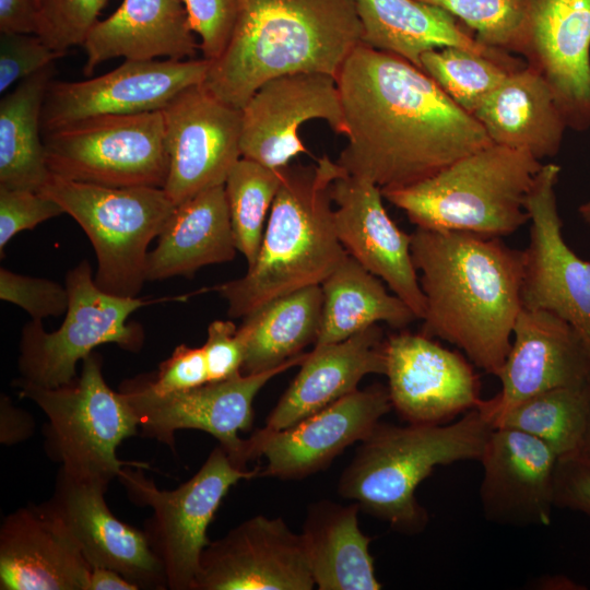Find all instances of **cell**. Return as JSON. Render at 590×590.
<instances>
[{"mask_svg":"<svg viewBox=\"0 0 590 590\" xmlns=\"http://www.w3.org/2000/svg\"><path fill=\"white\" fill-rule=\"evenodd\" d=\"M560 167L542 164L526 200L529 244L523 251L522 307L570 323L590 347V261L565 241L555 186Z\"/></svg>","mask_w":590,"mask_h":590,"instance_id":"cell-13","label":"cell"},{"mask_svg":"<svg viewBox=\"0 0 590 590\" xmlns=\"http://www.w3.org/2000/svg\"><path fill=\"white\" fill-rule=\"evenodd\" d=\"M322 302L321 286L314 285L274 298L244 317L237 329L244 347L241 373L276 368L315 344Z\"/></svg>","mask_w":590,"mask_h":590,"instance_id":"cell-32","label":"cell"},{"mask_svg":"<svg viewBox=\"0 0 590 590\" xmlns=\"http://www.w3.org/2000/svg\"><path fill=\"white\" fill-rule=\"evenodd\" d=\"M589 414L590 382L538 393L498 412L488 423L542 440L559 459L581 452Z\"/></svg>","mask_w":590,"mask_h":590,"instance_id":"cell-35","label":"cell"},{"mask_svg":"<svg viewBox=\"0 0 590 590\" xmlns=\"http://www.w3.org/2000/svg\"><path fill=\"white\" fill-rule=\"evenodd\" d=\"M344 169L327 155L312 166H286L258 257L239 279L213 287L232 318L266 303L321 285L347 256L334 226L331 186Z\"/></svg>","mask_w":590,"mask_h":590,"instance_id":"cell-4","label":"cell"},{"mask_svg":"<svg viewBox=\"0 0 590 590\" xmlns=\"http://www.w3.org/2000/svg\"><path fill=\"white\" fill-rule=\"evenodd\" d=\"M437 5L474 32L487 47L516 52L524 19V0H420Z\"/></svg>","mask_w":590,"mask_h":590,"instance_id":"cell-38","label":"cell"},{"mask_svg":"<svg viewBox=\"0 0 590 590\" xmlns=\"http://www.w3.org/2000/svg\"><path fill=\"white\" fill-rule=\"evenodd\" d=\"M578 211L583 222L590 226V199L587 202L582 203L579 206Z\"/></svg>","mask_w":590,"mask_h":590,"instance_id":"cell-50","label":"cell"},{"mask_svg":"<svg viewBox=\"0 0 590 590\" xmlns=\"http://www.w3.org/2000/svg\"><path fill=\"white\" fill-rule=\"evenodd\" d=\"M305 543L282 518L255 516L204 547L191 590H311Z\"/></svg>","mask_w":590,"mask_h":590,"instance_id":"cell-18","label":"cell"},{"mask_svg":"<svg viewBox=\"0 0 590 590\" xmlns=\"http://www.w3.org/2000/svg\"><path fill=\"white\" fill-rule=\"evenodd\" d=\"M557 456L517 429L493 428L482 457L485 516L512 526H548L555 506Z\"/></svg>","mask_w":590,"mask_h":590,"instance_id":"cell-24","label":"cell"},{"mask_svg":"<svg viewBox=\"0 0 590 590\" xmlns=\"http://www.w3.org/2000/svg\"><path fill=\"white\" fill-rule=\"evenodd\" d=\"M202 58L213 61L224 51L237 14V0H182Z\"/></svg>","mask_w":590,"mask_h":590,"instance_id":"cell-43","label":"cell"},{"mask_svg":"<svg viewBox=\"0 0 590 590\" xmlns=\"http://www.w3.org/2000/svg\"><path fill=\"white\" fill-rule=\"evenodd\" d=\"M106 1L42 0L37 35L62 54L73 46H82Z\"/></svg>","mask_w":590,"mask_h":590,"instance_id":"cell-39","label":"cell"},{"mask_svg":"<svg viewBox=\"0 0 590 590\" xmlns=\"http://www.w3.org/2000/svg\"><path fill=\"white\" fill-rule=\"evenodd\" d=\"M359 505L327 499L309 506L302 536L315 586L320 590H379L371 539L358 526Z\"/></svg>","mask_w":590,"mask_h":590,"instance_id":"cell-31","label":"cell"},{"mask_svg":"<svg viewBox=\"0 0 590 590\" xmlns=\"http://www.w3.org/2000/svg\"><path fill=\"white\" fill-rule=\"evenodd\" d=\"M524 64L509 54L494 57L459 47L428 50L421 57L422 70L471 115L510 72Z\"/></svg>","mask_w":590,"mask_h":590,"instance_id":"cell-36","label":"cell"},{"mask_svg":"<svg viewBox=\"0 0 590 590\" xmlns=\"http://www.w3.org/2000/svg\"><path fill=\"white\" fill-rule=\"evenodd\" d=\"M231 320H214L202 345L210 381H221L241 373L244 347Z\"/></svg>","mask_w":590,"mask_h":590,"instance_id":"cell-45","label":"cell"},{"mask_svg":"<svg viewBox=\"0 0 590 590\" xmlns=\"http://www.w3.org/2000/svg\"><path fill=\"white\" fill-rule=\"evenodd\" d=\"M69 306L62 324L47 332L42 320H31L22 329L19 369L21 378L45 388L69 385L76 366L102 344L114 343L138 352L144 342L143 329L129 317L149 304L138 297L109 294L97 286L87 260L66 274Z\"/></svg>","mask_w":590,"mask_h":590,"instance_id":"cell-10","label":"cell"},{"mask_svg":"<svg viewBox=\"0 0 590 590\" xmlns=\"http://www.w3.org/2000/svg\"><path fill=\"white\" fill-rule=\"evenodd\" d=\"M35 428L31 414L15 406L9 397L1 394L0 400V441L11 446L30 438Z\"/></svg>","mask_w":590,"mask_h":590,"instance_id":"cell-48","label":"cell"},{"mask_svg":"<svg viewBox=\"0 0 590 590\" xmlns=\"http://www.w3.org/2000/svg\"><path fill=\"white\" fill-rule=\"evenodd\" d=\"M146 386L157 394L187 391L210 381L204 352L185 344L160 364L153 376H142Z\"/></svg>","mask_w":590,"mask_h":590,"instance_id":"cell-44","label":"cell"},{"mask_svg":"<svg viewBox=\"0 0 590 590\" xmlns=\"http://www.w3.org/2000/svg\"><path fill=\"white\" fill-rule=\"evenodd\" d=\"M36 1L38 2L39 7H40L42 0H36Z\"/></svg>","mask_w":590,"mask_h":590,"instance_id":"cell-52","label":"cell"},{"mask_svg":"<svg viewBox=\"0 0 590 590\" xmlns=\"http://www.w3.org/2000/svg\"><path fill=\"white\" fill-rule=\"evenodd\" d=\"M0 298L23 308L33 320L67 312L69 294L66 285L0 269Z\"/></svg>","mask_w":590,"mask_h":590,"instance_id":"cell-40","label":"cell"},{"mask_svg":"<svg viewBox=\"0 0 590 590\" xmlns=\"http://www.w3.org/2000/svg\"><path fill=\"white\" fill-rule=\"evenodd\" d=\"M108 486L59 469L46 502L74 539L91 568L116 570L138 589H167L163 567L143 531L119 520L105 500Z\"/></svg>","mask_w":590,"mask_h":590,"instance_id":"cell-23","label":"cell"},{"mask_svg":"<svg viewBox=\"0 0 590 590\" xmlns=\"http://www.w3.org/2000/svg\"><path fill=\"white\" fill-rule=\"evenodd\" d=\"M169 169L164 190L177 205L225 184L241 158V109L205 86L181 91L162 110Z\"/></svg>","mask_w":590,"mask_h":590,"instance_id":"cell-15","label":"cell"},{"mask_svg":"<svg viewBox=\"0 0 590 590\" xmlns=\"http://www.w3.org/2000/svg\"><path fill=\"white\" fill-rule=\"evenodd\" d=\"M555 506L590 518V457L578 453L557 460Z\"/></svg>","mask_w":590,"mask_h":590,"instance_id":"cell-46","label":"cell"},{"mask_svg":"<svg viewBox=\"0 0 590 590\" xmlns=\"http://www.w3.org/2000/svg\"><path fill=\"white\" fill-rule=\"evenodd\" d=\"M315 119L346 137L335 78L298 72L267 81L241 108V157L273 169L288 166L294 157L308 153L299 128Z\"/></svg>","mask_w":590,"mask_h":590,"instance_id":"cell-17","label":"cell"},{"mask_svg":"<svg viewBox=\"0 0 590 590\" xmlns=\"http://www.w3.org/2000/svg\"><path fill=\"white\" fill-rule=\"evenodd\" d=\"M580 453L590 457V414H589L588 427H587V432L585 435L583 445H582V449Z\"/></svg>","mask_w":590,"mask_h":590,"instance_id":"cell-51","label":"cell"},{"mask_svg":"<svg viewBox=\"0 0 590 590\" xmlns=\"http://www.w3.org/2000/svg\"><path fill=\"white\" fill-rule=\"evenodd\" d=\"M392 409L411 424H444L476 409L480 382L472 365L423 333L401 331L385 341Z\"/></svg>","mask_w":590,"mask_h":590,"instance_id":"cell-20","label":"cell"},{"mask_svg":"<svg viewBox=\"0 0 590 590\" xmlns=\"http://www.w3.org/2000/svg\"><path fill=\"white\" fill-rule=\"evenodd\" d=\"M391 409L388 388L373 385L357 389L287 428L256 430L246 439V463L262 456L267 465L261 476L306 477L365 439Z\"/></svg>","mask_w":590,"mask_h":590,"instance_id":"cell-16","label":"cell"},{"mask_svg":"<svg viewBox=\"0 0 590 590\" xmlns=\"http://www.w3.org/2000/svg\"><path fill=\"white\" fill-rule=\"evenodd\" d=\"M39 13L36 0H0V33L37 35Z\"/></svg>","mask_w":590,"mask_h":590,"instance_id":"cell-47","label":"cell"},{"mask_svg":"<svg viewBox=\"0 0 590 590\" xmlns=\"http://www.w3.org/2000/svg\"><path fill=\"white\" fill-rule=\"evenodd\" d=\"M347 144L337 163L384 189L423 180L489 143L423 70L363 43L337 78Z\"/></svg>","mask_w":590,"mask_h":590,"instance_id":"cell-1","label":"cell"},{"mask_svg":"<svg viewBox=\"0 0 590 590\" xmlns=\"http://www.w3.org/2000/svg\"><path fill=\"white\" fill-rule=\"evenodd\" d=\"M382 330L374 324L343 341L307 353L296 377L266 420L280 430L357 390L369 374H386Z\"/></svg>","mask_w":590,"mask_h":590,"instance_id":"cell-26","label":"cell"},{"mask_svg":"<svg viewBox=\"0 0 590 590\" xmlns=\"http://www.w3.org/2000/svg\"><path fill=\"white\" fill-rule=\"evenodd\" d=\"M54 68L20 81L0 101V187L40 191L51 175L40 132Z\"/></svg>","mask_w":590,"mask_h":590,"instance_id":"cell-34","label":"cell"},{"mask_svg":"<svg viewBox=\"0 0 590 590\" xmlns=\"http://www.w3.org/2000/svg\"><path fill=\"white\" fill-rule=\"evenodd\" d=\"M362 26V43L399 56L422 70L424 52L459 47L499 57L507 51L491 48L465 32L444 9L420 0H354Z\"/></svg>","mask_w":590,"mask_h":590,"instance_id":"cell-30","label":"cell"},{"mask_svg":"<svg viewBox=\"0 0 590 590\" xmlns=\"http://www.w3.org/2000/svg\"><path fill=\"white\" fill-rule=\"evenodd\" d=\"M493 426L477 409L449 424L379 422L359 442L338 483L339 494L405 534L423 531L426 509L415 491L438 465L482 457Z\"/></svg>","mask_w":590,"mask_h":590,"instance_id":"cell-5","label":"cell"},{"mask_svg":"<svg viewBox=\"0 0 590 590\" xmlns=\"http://www.w3.org/2000/svg\"><path fill=\"white\" fill-rule=\"evenodd\" d=\"M361 43L354 0H237L229 40L202 84L241 109L271 79L298 72L337 78Z\"/></svg>","mask_w":590,"mask_h":590,"instance_id":"cell-3","label":"cell"},{"mask_svg":"<svg viewBox=\"0 0 590 590\" xmlns=\"http://www.w3.org/2000/svg\"><path fill=\"white\" fill-rule=\"evenodd\" d=\"M411 253L426 303L421 333L497 377L522 308L523 251L500 237L416 227Z\"/></svg>","mask_w":590,"mask_h":590,"instance_id":"cell-2","label":"cell"},{"mask_svg":"<svg viewBox=\"0 0 590 590\" xmlns=\"http://www.w3.org/2000/svg\"><path fill=\"white\" fill-rule=\"evenodd\" d=\"M91 566L47 503L28 504L0 527L1 590H88Z\"/></svg>","mask_w":590,"mask_h":590,"instance_id":"cell-25","label":"cell"},{"mask_svg":"<svg viewBox=\"0 0 590 590\" xmlns=\"http://www.w3.org/2000/svg\"><path fill=\"white\" fill-rule=\"evenodd\" d=\"M282 179L283 168L273 169L241 157L224 184L235 245L248 268L257 260L267 216Z\"/></svg>","mask_w":590,"mask_h":590,"instance_id":"cell-37","label":"cell"},{"mask_svg":"<svg viewBox=\"0 0 590 590\" xmlns=\"http://www.w3.org/2000/svg\"><path fill=\"white\" fill-rule=\"evenodd\" d=\"M82 47L85 75L110 59H192L198 49L182 0H123L108 17L97 21Z\"/></svg>","mask_w":590,"mask_h":590,"instance_id":"cell-27","label":"cell"},{"mask_svg":"<svg viewBox=\"0 0 590 590\" xmlns=\"http://www.w3.org/2000/svg\"><path fill=\"white\" fill-rule=\"evenodd\" d=\"M81 363L80 375L69 385L45 388L20 378L14 386L47 417L43 428L47 457L73 476L109 486L126 465H150L118 458L120 444L138 432L135 415L123 394L106 384L98 353Z\"/></svg>","mask_w":590,"mask_h":590,"instance_id":"cell-7","label":"cell"},{"mask_svg":"<svg viewBox=\"0 0 590 590\" xmlns=\"http://www.w3.org/2000/svg\"><path fill=\"white\" fill-rule=\"evenodd\" d=\"M88 590H138V587L116 570L94 567L90 574Z\"/></svg>","mask_w":590,"mask_h":590,"instance_id":"cell-49","label":"cell"},{"mask_svg":"<svg viewBox=\"0 0 590 590\" xmlns=\"http://www.w3.org/2000/svg\"><path fill=\"white\" fill-rule=\"evenodd\" d=\"M62 208L40 191L0 187V252L20 232L63 214Z\"/></svg>","mask_w":590,"mask_h":590,"instance_id":"cell-42","label":"cell"},{"mask_svg":"<svg viewBox=\"0 0 590 590\" xmlns=\"http://www.w3.org/2000/svg\"><path fill=\"white\" fill-rule=\"evenodd\" d=\"M320 286L323 302L314 347L343 341L380 321L403 329L417 319L379 278L349 255Z\"/></svg>","mask_w":590,"mask_h":590,"instance_id":"cell-33","label":"cell"},{"mask_svg":"<svg viewBox=\"0 0 590 590\" xmlns=\"http://www.w3.org/2000/svg\"><path fill=\"white\" fill-rule=\"evenodd\" d=\"M302 353L276 368L257 374H236L200 387L168 394H157L143 377L126 381L120 389L130 404L139 428L145 437L174 448V436L180 429H198L215 437L232 463L247 470L244 460L247 432L253 423V400L262 387L279 374L300 365Z\"/></svg>","mask_w":590,"mask_h":590,"instance_id":"cell-12","label":"cell"},{"mask_svg":"<svg viewBox=\"0 0 590 590\" xmlns=\"http://www.w3.org/2000/svg\"><path fill=\"white\" fill-rule=\"evenodd\" d=\"M512 337L497 375L500 391L482 400L476 408L487 422L498 412L538 393L590 382V347L558 316L522 307Z\"/></svg>","mask_w":590,"mask_h":590,"instance_id":"cell-21","label":"cell"},{"mask_svg":"<svg viewBox=\"0 0 590 590\" xmlns=\"http://www.w3.org/2000/svg\"><path fill=\"white\" fill-rule=\"evenodd\" d=\"M236 251L224 185L212 187L175 206L149 251L145 280L191 278L204 266L232 261Z\"/></svg>","mask_w":590,"mask_h":590,"instance_id":"cell-28","label":"cell"},{"mask_svg":"<svg viewBox=\"0 0 590 590\" xmlns=\"http://www.w3.org/2000/svg\"><path fill=\"white\" fill-rule=\"evenodd\" d=\"M145 468L126 465L118 475L135 505L150 507L144 534L161 563L170 590H191L201 554L209 544L208 528L229 488L260 470L235 467L219 445L201 468L175 489H160L145 476Z\"/></svg>","mask_w":590,"mask_h":590,"instance_id":"cell-9","label":"cell"},{"mask_svg":"<svg viewBox=\"0 0 590 590\" xmlns=\"http://www.w3.org/2000/svg\"><path fill=\"white\" fill-rule=\"evenodd\" d=\"M541 161L496 143L417 182L381 190L420 228L502 237L529 222L526 200Z\"/></svg>","mask_w":590,"mask_h":590,"instance_id":"cell-6","label":"cell"},{"mask_svg":"<svg viewBox=\"0 0 590 590\" xmlns=\"http://www.w3.org/2000/svg\"><path fill=\"white\" fill-rule=\"evenodd\" d=\"M331 197L337 236L346 253L422 319L426 303L412 259L411 234L389 216L380 187L344 170L332 182Z\"/></svg>","mask_w":590,"mask_h":590,"instance_id":"cell-22","label":"cell"},{"mask_svg":"<svg viewBox=\"0 0 590 590\" xmlns=\"http://www.w3.org/2000/svg\"><path fill=\"white\" fill-rule=\"evenodd\" d=\"M209 66L202 57L125 60L88 80L51 81L42 111L43 134L95 116L162 110L181 91L203 83Z\"/></svg>","mask_w":590,"mask_h":590,"instance_id":"cell-14","label":"cell"},{"mask_svg":"<svg viewBox=\"0 0 590 590\" xmlns=\"http://www.w3.org/2000/svg\"><path fill=\"white\" fill-rule=\"evenodd\" d=\"M59 177L105 187L164 188L169 169L161 110L86 118L43 134Z\"/></svg>","mask_w":590,"mask_h":590,"instance_id":"cell-11","label":"cell"},{"mask_svg":"<svg viewBox=\"0 0 590 590\" xmlns=\"http://www.w3.org/2000/svg\"><path fill=\"white\" fill-rule=\"evenodd\" d=\"M64 55L52 49L38 35L1 33L0 93H7L20 81L54 66Z\"/></svg>","mask_w":590,"mask_h":590,"instance_id":"cell-41","label":"cell"},{"mask_svg":"<svg viewBox=\"0 0 590 590\" xmlns=\"http://www.w3.org/2000/svg\"><path fill=\"white\" fill-rule=\"evenodd\" d=\"M473 116L493 143L539 161L558 153L568 128L551 87L527 63L510 72Z\"/></svg>","mask_w":590,"mask_h":590,"instance_id":"cell-29","label":"cell"},{"mask_svg":"<svg viewBox=\"0 0 590 590\" xmlns=\"http://www.w3.org/2000/svg\"><path fill=\"white\" fill-rule=\"evenodd\" d=\"M40 192L87 235L97 258V286L113 295L137 297L146 282L149 246L176 206L165 190L105 187L51 174Z\"/></svg>","mask_w":590,"mask_h":590,"instance_id":"cell-8","label":"cell"},{"mask_svg":"<svg viewBox=\"0 0 590 590\" xmlns=\"http://www.w3.org/2000/svg\"><path fill=\"white\" fill-rule=\"evenodd\" d=\"M516 54L551 87L567 127L590 128V0H524Z\"/></svg>","mask_w":590,"mask_h":590,"instance_id":"cell-19","label":"cell"}]
</instances>
